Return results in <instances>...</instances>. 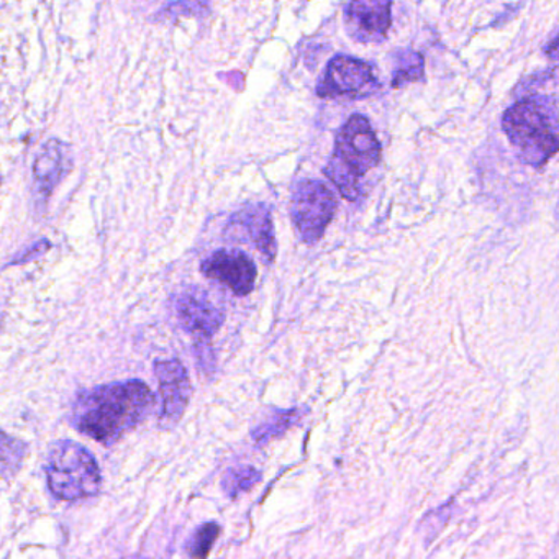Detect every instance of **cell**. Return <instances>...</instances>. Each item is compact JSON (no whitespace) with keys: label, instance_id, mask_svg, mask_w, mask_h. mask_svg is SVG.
Masks as SVG:
<instances>
[{"label":"cell","instance_id":"ac0fdd59","mask_svg":"<svg viewBox=\"0 0 559 559\" xmlns=\"http://www.w3.org/2000/svg\"><path fill=\"white\" fill-rule=\"evenodd\" d=\"M50 248L51 245L48 240L35 241V243L32 245V247H28L27 250L22 251V253L19 254L17 258H14L11 264L31 263V261L37 260V258H40L41 254L47 253V251L50 250Z\"/></svg>","mask_w":559,"mask_h":559},{"label":"cell","instance_id":"8992f818","mask_svg":"<svg viewBox=\"0 0 559 559\" xmlns=\"http://www.w3.org/2000/svg\"><path fill=\"white\" fill-rule=\"evenodd\" d=\"M378 78L372 67L358 58L338 55L326 64L325 74L317 84L320 99H366L379 91Z\"/></svg>","mask_w":559,"mask_h":559},{"label":"cell","instance_id":"5b68a950","mask_svg":"<svg viewBox=\"0 0 559 559\" xmlns=\"http://www.w3.org/2000/svg\"><path fill=\"white\" fill-rule=\"evenodd\" d=\"M336 207L335 195L322 181L304 179L297 182L290 194L289 211L300 240L306 245L319 243L335 217Z\"/></svg>","mask_w":559,"mask_h":559},{"label":"cell","instance_id":"9c48e42d","mask_svg":"<svg viewBox=\"0 0 559 559\" xmlns=\"http://www.w3.org/2000/svg\"><path fill=\"white\" fill-rule=\"evenodd\" d=\"M202 274L217 281L237 297L253 293L258 267L247 253L240 250H218L205 258L201 264Z\"/></svg>","mask_w":559,"mask_h":559},{"label":"cell","instance_id":"9a60e30c","mask_svg":"<svg viewBox=\"0 0 559 559\" xmlns=\"http://www.w3.org/2000/svg\"><path fill=\"white\" fill-rule=\"evenodd\" d=\"M27 456V444L19 438L0 431V479H8L21 469Z\"/></svg>","mask_w":559,"mask_h":559},{"label":"cell","instance_id":"4fadbf2b","mask_svg":"<svg viewBox=\"0 0 559 559\" xmlns=\"http://www.w3.org/2000/svg\"><path fill=\"white\" fill-rule=\"evenodd\" d=\"M394 73H392V87L401 90L411 83H418L425 76V60L418 51L404 48L394 51Z\"/></svg>","mask_w":559,"mask_h":559},{"label":"cell","instance_id":"30bf717a","mask_svg":"<svg viewBox=\"0 0 559 559\" xmlns=\"http://www.w3.org/2000/svg\"><path fill=\"white\" fill-rule=\"evenodd\" d=\"M155 374L159 384V424L173 427L181 420L191 401L192 385L185 365L178 359L155 362Z\"/></svg>","mask_w":559,"mask_h":559},{"label":"cell","instance_id":"ffe728a7","mask_svg":"<svg viewBox=\"0 0 559 559\" xmlns=\"http://www.w3.org/2000/svg\"><path fill=\"white\" fill-rule=\"evenodd\" d=\"M129 559H140V558H129Z\"/></svg>","mask_w":559,"mask_h":559},{"label":"cell","instance_id":"5bb4252c","mask_svg":"<svg viewBox=\"0 0 559 559\" xmlns=\"http://www.w3.org/2000/svg\"><path fill=\"white\" fill-rule=\"evenodd\" d=\"M302 412L297 408L290 411H273L257 428L253 430V440L257 444H264L273 438L281 437L286 433L294 424L300 420Z\"/></svg>","mask_w":559,"mask_h":559},{"label":"cell","instance_id":"8fae6325","mask_svg":"<svg viewBox=\"0 0 559 559\" xmlns=\"http://www.w3.org/2000/svg\"><path fill=\"white\" fill-rule=\"evenodd\" d=\"M389 2H349L345 5L346 34L359 44H382L392 24Z\"/></svg>","mask_w":559,"mask_h":559},{"label":"cell","instance_id":"ba28073f","mask_svg":"<svg viewBox=\"0 0 559 559\" xmlns=\"http://www.w3.org/2000/svg\"><path fill=\"white\" fill-rule=\"evenodd\" d=\"M225 235L228 240L253 245L266 264L276 260V235H274L273 215L267 205H247L238 211L228 222Z\"/></svg>","mask_w":559,"mask_h":559},{"label":"cell","instance_id":"7c38bea8","mask_svg":"<svg viewBox=\"0 0 559 559\" xmlns=\"http://www.w3.org/2000/svg\"><path fill=\"white\" fill-rule=\"evenodd\" d=\"M70 169V146L60 140H50L45 143L34 163V179L38 191L48 198Z\"/></svg>","mask_w":559,"mask_h":559},{"label":"cell","instance_id":"6da1fadb","mask_svg":"<svg viewBox=\"0 0 559 559\" xmlns=\"http://www.w3.org/2000/svg\"><path fill=\"white\" fill-rule=\"evenodd\" d=\"M153 407L152 389L139 379H130L80 392L71 411V421L86 437L112 444L139 427Z\"/></svg>","mask_w":559,"mask_h":559},{"label":"cell","instance_id":"277c9868","mask_svg":"<svg viewBox=\"0 0 559 559\" xmlns=\"http://www.w3.org/2000/svg\"><path fill=\"white\" fill-rule=\"evenodd\" d=\"M47 483L58 500L76 502L96 496L103 486V476L97 461L86 448L63 440L55 444L48 456Z\"/></svg>","mask_w":559,"mask_h":559},{"label":"cell","instance_id":"3957f363","mask_svg":"<svg viewBox=\"0 0 559 559\" xmlns=\"http://www.w3.org/2000/svg\"><path fill=\"white\" fill-rule=\"evenodd\" d=\"M382 148L368 117L355 114L346 120L335 139L332 158L323 175L346 201H358L361 179L381 163Z\"/></svg>","mask_w":559,"mask_h":559},{"label":"cell","instance_id":"7a4b0ae2","mask_svg":"<svg viewBox=\"0 0 559 559\" xmlns=\"http://www.w3.org/2000/svg\"><path fill=\"white\" fill-rule=\"evenodd\" d=\"M502 130L525 165L543 168L559 148L555 97H523L503 114Z\"/></svg>","mask_w":559,"mask_h":559},{"label":"cell","instance_id":"e0dca14e","mask_svg":"<svg viewBox=\"0 0 559 559\" xmlns=\"http://www.w3.org/2000/svg\"><path fill=\"white\" fill-rule=\"evenodd\" d=\"M221 528L217 523H205L192 535L188 545L189 555L194 559H205L217 539Z\"/></svg>","mask_w":559,"mask_h":559},{"label":"cell","instance_id":"d6986e66","mask_svg":"<svg viewBox=\"0 0 559 559\" xmlns=\"http://www.w3.org/2000/svg\"><path fill=\"white\" fill-rule=\"evenodd\" d=\"M556 47H558V38H552L551 45H549V57L552 58V60H556Z\"/></svg>","mask_w":559,"mask_h":559},{"label":"cell","instance_id":"52a82bcc","mask_svg":"<svg viewBox=\"0 0 559 559\" xmlns=\"http://www.w3.org/2000/svg\"><path fill=\"white\" fill-rule=\"evenodd\" d=\"M175 309L182 329L194 335L199 343H207L225 322L224 309L201 287H189L179 293Z\"/></svg>","mask_w":559,"mask_h":559},{"label":"cell","instance_id":"2e32d148","mask_svg":"<svg viewBox=\"0 0 559 559\" xmlns=\"http://www.w3.org/2000/svg\"><path fill=\"white\" fill-rule=\"evenodd\" d=\"M261 480V473L253 466L231 467L224 474L222 489L230 499H238L241 493L253 489Z\"/></svg>","mask_w":559,"mask_h":559},{"label":"cell","instance_id":"44dd1931","mask_svg":"<svg viewBox=\"0 0 559 559\" xmlns=\"http://www.w3.org/2000/svg\"><path fill=\"white\" fill-rule=\"evenodd\" d=\"M0 182H2V178H0Z\"/></svg>","mask_w":559,"mask_h":559}]
</instances>
